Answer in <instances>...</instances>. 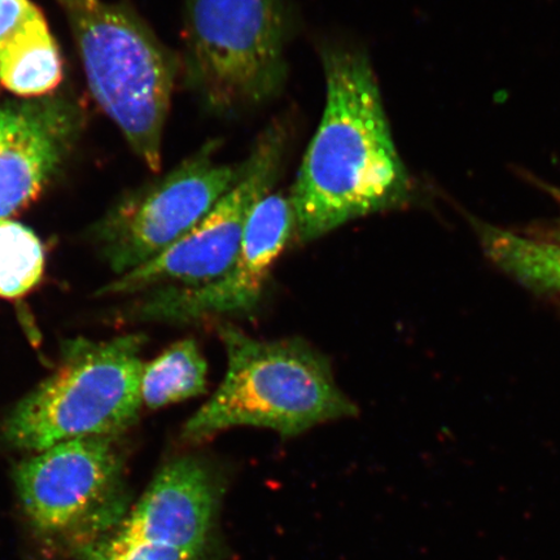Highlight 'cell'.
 <instances>
[{"instance_id": "cell-11", "label": "cell", "mask_w": 560, "mask_h": 560, "mask_svg": "<svg viewBox=\"0 0 560 560\" xmlns=\"http://www.w3.org/2000/svg\"><path fill=\"white\" fill-rule=\"evenodd\" d=\"M222 489L221 475L207 458H173L112 536L208 555Z\"/></svg>"}, {"instance_id": "cell-4", "label": "cell", "mask_w": 560, "mask_h": 560, "mask_svg": "<svg viewBox=\"0 0 560 560\" xmlns=\"http://www.w3.org/2000/svg\"><path fill=\"white\" fill-rule=\"evenodd\" d=\"M143 335L75 341L55 373L26 395L2 424L13 450L39 453L65 441L121 436L142 400Z\"/></svg>"}, {"instance_id": "cell-1", "label": "cell", "mask_w": 560, "mask_h": 560, "mask_svg": "<svg viewBox=\"0 0 560 560\" xmlns=\"http://www.w3.org/2000/svg\"><path fill=\"white\" fill-rule=\"evenodd\" d=\"M326 104L290 199L296 240L311 243L347 223L408 206L415 185L398 155L368 56L322 50Z\"/></svg>"}, {"instance_id": "cell-2", "label": "cell", "mask_w": 560, "mask_h": 560, "mask_svg": "<svg viewBox=\"0 0 560 560\" xmlns=\"http://www.w3.org/2000/svg\"><path fill=\"white\" fill-rule=\"evenodd\" d=\"M228 369L220 387L187 420L180 438L201 443L235 427L283 438L359 416L335 380L330 361L299 338L262 340L231 324L219 326Z\"/></svg>"}, {"instance_id": "cell-15", "label": "cell", "mask_w": 560, "mask_h": 560, "mask_svg": "<svg viewBox=\"0 0 560 560\" xmlns=\"http://www.w3.org/2000/svg\"><path fill=\"white\" fill-rule=\"evenodd\" d=\"M85 557L86 560H208V555H196L161 545L125 541L112 535Z\"/></svg>"}, {"instance_id": "cell-6", "label": "cell", "mask_w": 560, "mask_h": 560, "mask_svg": "<svg viewBox=\"0 0 560 560\" xmlns=\"http://www.w3.org/2000/svg\"><path fill=\"white\" fill-rule=\"evenodd\" d=\"M115 436L65 441L13 471L33 530L46 544L88 555L128 515L124 455Z\"/></svg>"}, {"instance_id": "cell-5", "label": "cell", "mask_w": 560, "mask_h": 560, "mask_svg": "<svg viewBox=\"0 0 560 560\" xmlns=\"http://www.w3.org/2000/svg\"><path fill=\"white\" fill-rule=\"evenodd\" d=\"M285 0H188L185 75L210 114L260 107L287 80Z\"/></svg>"}, {"instance_id": "cell-9", "label": "cell", "mask_w": 560, "mask_h": 560, "mask_svg": "<svg viewBox=\"0 0 560 560\" xmlns=\"http://www.w3.org/2000/svg\"><path fill=\"white\" fill-rule=\"evenodd\" d=\"M295 230L291 199L280 192L266 195L252 210L240 255L225 275L199 287L164 285L138 293L121 312L122 317L192 325L256 312L271 271Z\"/></svg>"}, {"instance_id": "cell-16", "label": "cell", "mask_w": 560, "mask_h": 560, "mask_svg": "<svg viewBox=\"0 0 560 560\" xmlns=\"http://www.w3.org/2000/svg\"><path fill=\"white\" fill-rule=\"evenodd\" d=\"M549 192L552 194V196H555V199L557 200L558 202V206L560 208V188L558 187H550L549 186ZM552 237H555V242L556 243H552V244H556L558 245V247H560V215H559V219L557 221V226L555 230H552Z\"/></svg>"}, {"instance_id": "cell-7", "label": "cell", "mask_w": 560, "mask_h": 560, "mask_svg": "<svg viewBox=\"0 0 560 560\" xmlns=\"http://www.w3.org/2000/svg\"><path fill=\"white\" fill-rule=\"evenodd\" d=\"M210 140L173 171L124 196L93 229L104 261L118 277L163 254L198 225L242 178L240 165L219 163Z\"/></svg>"}, {"instance_id": "cell-14", "label": "cell", "mask_w": 560, "mask_h": 560, "mask_svg": "<svg viewBox=\"0 0 560 560\" xmlns=\"http://www.w3.org/2000/svg\"><path fill=\"white\" fill-rule=\"evenodd\" d=\"M44 271L45 249L34 231L10 219L0 220V296L26 295Z\"/></svg>"}, {"instance_id": "cell-10", "label": "cell", "mask_w": 560, "mask_h": 560, "mask_svg": "<svg viewBox=\"0 0 560 560\" xmlns=\"http://www.w3.org/2000/svg\"><path fill=\"white\" fill-rule=\"evenodd\" d=\"M80 129V109L66 96L0 103V220L38 198L65 164Z\"/></svg>"}, {"instance_id": "cell-12", "label": "cell", "mask_w": 560, "mask_h": 560, "mask_svg": "<svg viewBox=\"0 0 560 560\" xmlns=\"http://www.w3.org/2000/svg\"><path fill=\"white\" fill-rule=\"evenodd\" d=\"M62 59L44 13L32 0H0V85L20 97L50 95Z\"/></svg>"}, {"instance_id": "cell-13", "label": "cell", "mask_w": 560, "mask_h": 560, "mask_svg": "<svg viewBox=\"0 0 560 560\" xmlns=\"http://www.w3.org/2000/svg\"><path fill=\"white\" fill-rule=\"evenodd\" d=\"M207 387L208 362L194 339L174 342L143 368L142 400L151 410L191 400Z\"/></svg>"}, {"instance_id": "cell-3", "label": "cell", "mask_w": 560, "mask_h": 560, "mask_svg": "<svg viewBox=\"0 0 560 560\" xmlns=\"http://www.w3.org/2000/svg\"><path fill=\"white\" fill-rule=\"evenodd\" d=\"M89 86L136 155L160 172L180 62L135 12L105 0H60Z\"/></svg>"}, {"instance_id": "cell-8", "label": "cell", "mask_w": 560, "mask_h": 560, "mask_svg": "<svg viewBox=\"0 0 560 560\" xmlns=\"http://www.w3.org/2000/svg\"><path fill=\"white\" fill-rule=\"evenodd\" d=\"M287 144L285 126H268L244 160L240 182L190 233L151 261L104 285L97 295H136L164 285L199 287L225 275L240 255L252 210L276 185Z\"/></svg>"}]
</instances>
